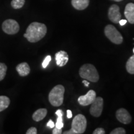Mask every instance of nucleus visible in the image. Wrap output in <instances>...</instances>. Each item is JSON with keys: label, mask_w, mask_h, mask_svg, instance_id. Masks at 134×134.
Masks as SVG:
<instances>
[{"label": "nucleus", "mask_w": 134, "mask_h": 134, "mask_svg": "<svg viewBox=\"0 0 134 134\" xmlns=\"http://www.w3.org/2000/svg\"><path fill=\"white\" fill-rule=\"evenodd\" d=\"M47 29L46 25L38 22H33L27 28L24 37L29 42L36 43L44 37Z\"/></svg>", "instance_id": "f257e3e1"}, {"label": "nucleus", "mask_w": 134, "mask_h": 134, "mask_svg": "<svg viewBox=\"0 0 134 134\" xmlns=\"http://www.w3.org/2000/svg\"><path fill=\"white\" fill-rule=\"evenodd\" d=\"M79 75L81 78L93 83L99 80V75L96 67L90 63H86L80 67Z\"/></svg>", "instance_id": "f03ea898"}, {"label": "nucleus", "mask_w": 134, "mask_h": 134, "mask_svg": "<svg viewBox=\"0 0 134 134\" xmlns=\"http://www.w3.org/2000/svg\"><path fill=\"white\" fill-rule=\"evenodd\" d=\"M87 121L86 117L83 114H78L74 117L71 123V128L65 131L64 134H81L85 132Z\"/></svg>", "instance_id": "7ed1b4c3"}, {"label": "nucleus", "mask_w": 134, "mask_h": 134, "mask_svg": "<svg viewBox=\"0 0 134 134\" xmlns=\"http://www.w3.org/2000/svg\"><path fill=\"white\" fill-rule=\"evenodd\" d=\"M65 91V88L63 85H58L53 87L48 94V100L52 105L58 107L62 104Z\"/></svg>", "instance_id": "20e7f679"}, {"label": "nucleus", "mask_w": 134, "mask_h": 134, "mask_svg": "<svg viewBox=\"0 0 134 134\" xmlns=\"http://www.w3.org/2000/svg\"><path fill=\"white\" fill-rule=\"evenodd\" d=\"M104 34L110 42L119 45L123 42V37L113 25H107L104 28Z\"/></svg>", "instance_id": "39448f33"}, {"label": "nucleus", "mask_w": 134, "mask_h": 134, "mask_svg": "<svg viewBox=\"0 0 134 134\" xmlns=\"http://www.w3.org/2000/svg\"><path fill=\"white\" fill-rule=\"evenodd\" d=\"M2 29L4 32L9 35L16 34L19 31L20 27L18 23L14 19H7L2 24Z\"/></svg>", "instance_id": "423d86ee"}, {"label": "nucleus", "mask_w": 134, "mask_h": 134, "mask_svg": "<svg viewBox=\"0 0 134 134\" xmlns=\"http://www.w3.org/2000/svg\"><path fill=\"white\" fill-rule=\"evenodd\" d=\"M104 100L101 97H96L92 103L90 108V114L94 117H99L101 115L103 110Z\"/></svg>", "instance_id": "0eeeda50"}, {"label": "nucleus", "mask_w": 134, "mask_h": 134, "mask_svg": "<svg viewBox=\"0 0 134 134\" xmlns=\"http://www.w3.org/2000/svg\"><path fill=\"white\" fill-rule=\"evenodd\" d=\"M121 17L120 8L118 5L113 4L110 6L108 11V18L110 21L115 24H117L121 19Z\"/></svg>", "instance_id": "6e6552de"}, {"label": "nucleus", "mask_w": 134, "mask_h": 134, "mask_svg": "<svg viewBox=\"0 0 134 134\" xmlns=\"http://www.w3.org/2000/svg\"><path fill=\"white\" fill-rule=\"evenodd\" d=\"M96 98V93L94 90H90L86 94L80 96L78 99V102L81 105L86 106L90 105Z\"/></svg>", "instance_id": "1a4fd4ad"}, {"label": "nucleus", "mask_w": 134, "mask_h": 134, "mask_svg": "<svg viewBox=\"0 0 134 134\" xmlns=\"http://www.w3.org/2000/svg\"><path fill=\"white\" fill-rule=\"evenodd\" d=\"M117 119L124 124H129L132 121V117L127 110L124 108H120L115 113Z\"/></svg>", "instance_id": "9d476101"}, {"label": "nucleus", "mask_w": 134, "mask_h": 134, "mask_svg": "<svg viewBox=\"0 0 134 134\" xmlns=\"http://www.w3.org/2000/svg\"><path fill=\"white\" fill-rule=\"evenodd\" d=\"M68 60H69V57H68V53L65 51L58 52L55 54V60H56L57 65L58 66L62 67L66 65L68 63Z\"/></svg>", "instance_id": "9b49d317"}, {"label": "nucleus", "mask_w": 134, "mask_h": 134, "mask_svg": "<svg viewBox=\"0 0 134 134\" xmlns=\"http://www.w3.org/2000/svg\"><path fill=\"white\" fill-rule=\"evenodd\" d=\"M124 15L127 21L130 24H134V4L130 3L126 5L125 8Z\"/></svg>", "instance_id": "f8f14e48"}, {"label": "nucleus", "mask_w": 134, "mask_h": 134, "mask_svg": "<svg viewBox=\"0 0 134 134\" xmlns=\"http://www.w3.org/2000/svg\"><path fill=\"white\" fill-rule=\"evenodd\" d=\"M16 69L18 74L21 76H27L31 71V68L29 64L26 62H23L17 65Z\"/></svg>", "instance_id": "ddd939ff"}, {"label": "nucleus", "mask_w": 134, "mask_h": 134, "mask_svg": "<svg viewBox=\"0 0 134 134\" xmlns=\"http://www.w3.org/2000/svg\"><path fill=\"white\" fill-rule=\"evenodd\" d=\"M90 4V0H71V4L77 10L85 9Z\"/></svg>", "instance_id": "4468645a"}, {"label": "nucleus", "mask_w": 134, "mask_h": 134, "mask_svg": "<svg viewBox=\"0 0 134 134\" xmlns=\"http://www.w3.org/2000/svg\"><path fill=\"white\" fill-rule=\"evenodd\" d=\"M47 114V110L45 108H41L37 110L32 115V119L34 121L39 122L43 120Z\"/></svg>", "instance_id": "2eb2a0df"}, {"label": "nucleus", "mask_w": 134, "mask_h": 134, "mask_svg": "<svg viewBox=\"0 0 134 134\" xmlns=\"http://www.w3.org/2000/svg\"><path fill=\"white\" fill-rule=\"evenodd\" d=\"M10 104V99L6 96H0V112L7 109Z\"/></svg>", "instance_id": "dca6fc26"}, {"label": "nucleus", "mask_w": 134, "mask_h": 134, "mask_svg": "<svg viewBox=\"0 0 134 134\" xmlns=\"http://www.w3.org/2000/svg\"><path fill=\"white\" fill-rule=\"evenodd\" d=\"M126 70L130 74H134V55L130 57L126 63Z\"/></svg>", "instance_id": "f3484780"}, {"label": "nucleus", "mask_w": 134, "mask_h": 134, "mask_svg": "<svg viewBox=\"0 0 134 134\" xmlns=\"http://www.w3.org/2000/svg\"><path fill=\"white\" fill-rule=\"evenodd\" d=\"M25 4V0H12L11 3V6L15 9L23 8Z\"/></svg>", "instance_id": "a211bd4d"}, {"label": "nucleus", "mask_w": 134, "mask_h": 134, "mask_svg": "<svg viewBox=\"0 0 134 134\" xmlns=\"http://www.w3.org/2000/svg\"><path fill=\"white\" fill-rule=\"evenodd\" d=\"M7 71V66L3 63L0 62V81L4 79Z\"/></svg>", "instance_id": "6ab92c4d"}, {"label": "nucleus", "mask_w": 134, "mask_h": 134, "mask_svg": "<svg viewBox=\"0 0 134 134\" xmlns=\"http://www.w3.org/2000/svg\"><path fill=\"white\" fill-rule=\"evenodd\" d=\"M110 134H125L126 133L125 130L122 127H118V128L115 129L113 131L110 132Z\"/></svg>", "instance_id": "aec40b11"}, {"label": "nucleus", "mask_w": 134, "mask_h": 134, "mask_svg": "<svg viewBox=\"0 0 134 134\" xmlns=\"http://www.w3.org/2000/svg\"><path fill=\"white\" fill-rule=\"evenodd\" d=\"M52 60V57L50 55H48V56H47L46 58H45L44 60H43V62H42V67L43 68H46L47 66H48V65L49 64L50 62Z\"/></svg>", "instance_id": "412c9836"}, {"label": "nucleus", "mask_w": 134, "mask_h": 134, "mask_svg": "<svg viewBox=\"0 0 134 134\" xmlns=\"http://www.w3.org/2000/svg\"><path fill=\"white\" fill-rule=\"evenodd\" d=\"M37 130L36 127H31L29 129L27 130V131L26 132V134H37Z\"/></svg>", "instance_id": "4be33fe9"}, {"label": "nucleus", "mask_w": 134, "mask_h": 134, "mask_svg": "<svg viewBox=\"0 0 134 134\" xmlns=\"http://www.w3.org/2000/svg\"><path fill=\"white\" fill-rule=\"evenodd\" d=\"M93 134H104L105 130L103 128H97L96 130H94Z\"/></svg>", "instance_id": "5701e85b"}, {"label": "nucleus", "mask_w": 134, "mask_h": 134, "mask_svg": "<svg viewBox=\"0 0 134 134\" xmlns=\"http://www.w3.org/2000/svg\"><path fill=\"white\" fill-rule=\"evenodd\" d=\"M52 133L53 134H61L62 133V129H58L57 128V127H55L52 131Z\"/></svg>", "instance_id": "b1692460"}, {"label": "nucleus", "mask_w": 134, "mask_h": 134, "mask_svg": "<svg viewBox=\"0 0 134 134\" xmlns=\"http://www.w3.org/2000/svg\"><path fill=\"white\" fill-rule=\"evenodd\" d=\"M55 127H57L58 129H62L63 127V122H59L57 121L56 124L55 125Z\"/></svg>", "instance_id": "393cba45"}, {"label": "nucleus", "mask_w": 134, "mask_h": 134, "mask_svg": "<svg viewBox=\"0 0 134 134\" xmlns=\"http://www.w3.org/2000/svg\"><path fill=\"white\" fill-rule=\"evenodd\" d=\"M47 126L50 127V128H51V129L53 128V127H55L54 122H53L52 120H50L48 122V123L47 124Z\"/></svg>", "instance_id": "a878e982"}, {"label": "nucleus", "mask_w": 134, "mask_h": 134, "mask_svg": "<svg viewBox=\"0 0 134 134\" xmlns=\"http://www.w3.org/2000/svg\"><path fill=\"white\" fill-rule=\"evenodd\" d=\"M127 22V21L125 19H120L119 22V24L120 25V26H124V25L126 24Z\"/></svg>", "instance_id": "bb28decb"}, {"label": "nucleus", "mask_w": 134, "mask_h": 134, "mask_svg": "<svg viewBox=\"0 0 134 134\" xmlns=\"http://www.w3.org/2000/svg\"><path fill=\"white\" fill-rule=\"evenodd\" d=\"M55 114H56V115H57V116H63V112L62 110H60V109H58L56 111V113H55Z\"/></svg>", "instance_id": "cd10ccee"}, {"label": "nucleus", "mask_w": 134, "mask_h": 134, "mask_svg": "<svg viewBox=\"0 0 134 134\" xmlns=\"http://www.w3.org/2000/svg\"><path fill=\"white\" fill-rule=\"evenodd\" d=\"M67 117L68 119H70L72 117V113L70 110H67Z\"/></svg>", "instance_id": "c85d7f7f"}, {"label": "nucleus", "mask_w": 134, "mask_h": 134, "mask_svg": "<svg viewBox=\"0 0 134 134\" xmlns=\"http://www.w3.org/2000/svg\"><path fill=\"white\" fill-rule=\"evenodd\" d=\"M83 83L84 84V85H85V86L86 87H88L89 86V85H90V82H88V81H87L86 80H83Z\"/></svg>", "instance_id": "c756f323"}, {"label": "nucleus", "mask_w": 134, "mask_h": 134, "mask_svg": "<svg viewBox=\"0 0 134 134\" xmlns=\"http://www.w3.org/2000/svg\"><path fill=\"white\" fill-rule=\"evenodd\" d=\"M111 1H116V2H120V1H123V0H111Z\"/></svg>", "instance_id": "7c9ffc66"}, {"label": "nucleus", "mask_w": 134, "mask_h": 134, "mask_svg": "<svg viewBox=\"0 0 134 134\" xmlns=\"http://www.w3.org/2000/svg\"><path fill=\"white\" fill-rule=\"evenodd\" d=\"M133 53H134V48H133Z\"/></svg>", "instance_id": "2f4dec72"}]
</instances>
